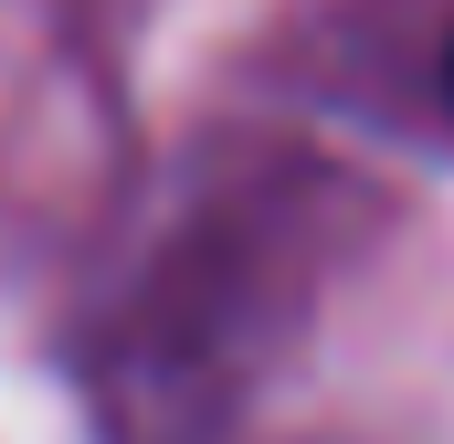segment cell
Segmentation results:
<instances>
[{
    "label": "cell",
    "mask_w": 454,
    "mask_h": 444,
    "mask_svg": "<svg viewBox=\"0 0 454 444\" xmlns=\"http://www.w3.org/2000/svg\"><path fill=\"white\" fill-rule=\"evenodd\" d=\"M444 96H454V43H444Z\"/></svg>",
    "instance_id": "cell-1"
}]
</instances>
